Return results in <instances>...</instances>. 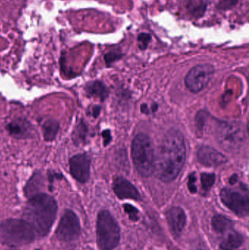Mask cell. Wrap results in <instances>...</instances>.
<instances>
[{"instance_id":"1","label":"cell","mask_w":249,"mask_h":250,"mask_svg":"<svg viewBox=\"0 0 249 250\" xmlns=\"http://www.w3.org/2000/svg\"><path fill=\"white\" fill-rule=\"evenodd\" d=\"M186 160L185 141L182 134L171 129L165 134L155 155L153 172L164 182L176 179Z\"/></svg>"},{"instance_id":"2","label":"cell","mask_w":249,"mask_h":250,"mask_svg":"<svg viewBox=\"0 0 249 250\" xmlns=\"http://www.w3.org/2000/svg\"><path fill=\"white\" fill-rule=\"evenodd\" d=\"M57 203L46 193H38L29 198L23 211V218L40 237L48 234L55 221Z\"/></svg>"},{"instance_id":"3","label":"cell","mask_w":249,"mask_h":250,"mask_svg":"<svg viewBox=\"0 0 249 250\" xmlns=\"http://www.w3.org/2000/svg\"><path fill=\"white\" fill-rule=\"evenodd\" d=\"M36 236L26 220L7 219L0 223V242L9 248H19L29 245Z\"/></svg>"},{"instance_id":"4","label":"cell","mask_w":249,"mask_h":250,"mask_svg":"<svg viewBox=\"0 0 249 250\" xmlns=\"http://www.w3.org/2000/svg\"><path fill=\"white\" fill-rule=\"evenodd\" d=\"M132 157L138 173L143 177L153 174L155 153L153 141L146 134L134 137L132 144Z\"/></svg>"},{"instance_id":"5","label":"cell","mask_w":249,"mask_h":250,"mask_svg":"<svg viewBox=\"0 0 249 250\" xmlns=\"http://www.w3.org/2000/svg\"><path fill=\"white\" fill-rule=\"evenodd\" d=\"M120 227L107 210L99 211L96 220V242L100 250L115 249L120 242Z\"/></svg>"},{"instance_id":"6","label":"cell","mask_w":249,"mask_h":250,"mask_svg":"<svg viewBox=\"0 0 249 250\" xmlns=\"http://www.w3.org/2000/svg\"><path fill=\"white\" fill-rule=\"evenodd\" d=\"M215 132L218 143L225 151H237L245 142V129L238 122H219Z\"/></svg>"},{"instance_id":"7","label":"cell","mask_w":249,"mask_h":250,"mask_svg":"<svg viewBox=\"0 0 249 250\" xmlns=\"http://www.w3.org/2000/svg\"><path fill=\"white\" fill-rule=\"evenodd\" d=\"M241 190L231 188H224L221 191L222 203L238 217H247L249 211L248 188L241 185Z\"/></svg>"},{"instance_id":"8","label":"cell","mask_w":249,"mask_h":250,"mask_svg":"<svg viewBox=\"0 0 249 250\" xmlns=\"http://www.w3.org/2000/svg\"><path fill=\"white\" fill-rule=\"evenodd\" d=\"M214 73L213 67L209 64H200L192 68L185 79V83L189 90L194 93L203 90L208 84Z\"/></svg>"},{"instance_id":"9","label":"cell","mask_w":249,"mask_h":250,"mask_svg":"<svg viewBox=\"0 0 249 250\" xmlns=\"http://www.w3.org/2000/svg\"><path fill=\"white\" fill-rule=\"evenodd\" d=\"M57 238L64 242L76 240L80 236V225L77 216L72 210H66L57 229Z\"/></svg>"},{"instance_id":"10","label":"cell","mask_w":249,"mask_h":250,"mask_svg":"<svg viewBox=\"0 0 249 250\" xmlns=\"http://www.w3.org/2000/svg\"><path fill=\"white\" fill-rule=\"evenodd\" d=\"M90 157L86 154H77L73 156L69 161L71 176L77 182L85 184L90 178Z\"/></svg>"},{"instance_id":"11","label":"cell","mask_w":249,"mask_h":250,"mask_svg":"<svg viewBox=\"0 0 249 250\" xmlns=\"http://www.w3.org/2000/svg\"><path fill=\"white\" fill-rule=\"evenodd\" d=\"M6 129L11 136L19 139L33 138L35 129L29 120L23 117L15 119L6 126Z\"/></svg>"},{"instance_id":"12","label":"cell","mask_w":249,"mask_h":250,"mask_svg":"<svg viewBox=\"0 0 249 250\" xmlns=\"http://www.w3.org/2000/svg\"><path fill=\"white\" fill-rule=\"evenodd\" d=\"M166 218L170 229L175 237L182 233L187 225V216L181 207H174L167 211Z\"/></svg>"},{"instance_id":"13","label":"cell","mask_w":249,"mask_h":250,"mask_svg":"<svg viewBox=\"0 0 249 250\" xmlns=\"http://www.w3.org/2000/svg\"><path fill=\"white\" fill-rule=\"evenodd\" d=\"M114 190L120 199H133L140 201L141 196L137 188L123 177H116L114 180Z\"/></svg>"},{"instance_id":"14","label":"cell","mask_w":249,"mask_h":250,"mask_svg":"<svg viewBox=\"0 0 249 250\" xmlns=\"http://www.w3.org/2000/svg\"><path fill=\"white\" fill-rule=\"evenodd\" d=\"M197 157L201 164L208 167L219 166L228 161V159L222 153L211 147L203 146L197 152Z\"/></svg>"},{"instance_id":"15","label":"cell","mask_w":249,"mask_h":250,"mask_svg":"<svg viewBox=\"0 0 249 250\" xmlns=\"http://www.w3.org/2000/svg\"><path fill=\"white\" fill-rule=\"evenodd\" d=\"M45 178L41 172H35L26 182L23 188L25 195L27 198L33 196L38 193H42L41 191L45 188Z\"/></svg>"},{"instance_id":"16","label":"cell","mask_w":249,"mask_h":250,"mask_svg":"<svg viewBox=\"0 0 249 250\" xmlns=\"http://www.w3.org/2000/svg\"><path fill=\"white\" fill-rule=\"evenodd\" d=\"M85 92L88 97L97 98L104 101L108 96V90L105 85L99 81L89 82L84 87Z\"/></svg>"},{"instance_id":"17","label":"cell","mask_w":249,"mask_h":250,"mask_svg":"<svg viewBox=\"0 0 249 250\" xmlns=\"http://www.w3.org/2000/svg\"><path fill=\"white\" fill-rule=\"evenodd\" d=\"M186 8L192 17L202 19L207 11L208 2L206 0H188Z\"/></svg>"},{"instance_id":"18","label":"cell","mask_w":249,"mask_h":250,"mask_svg":"<svg viewBox=\"0 0 249 250\" xmlns=\"http://www.w3.org/2000/svg\"><path fill=\"white\" fill-rule=\"evenodd\" d=\"M244 242V238L241 233L232 230L221 242L219 248L222 250H235L239 248Z\"/></svg>"},{"instance_id":"19","label":"cell","mask_w":249,"mask_h":250,"mask_svg":"<svg viewBox=\"0 0 249 250\" xmlns=\"http://www.w3.org/2000/svg\"><path fill=\"white\" fill-rule=\"evenodd\" d=\"M60 125L58 122L54 119H48L42 125V132L44 140L47 142L54 141L58 135Z\"/></svg>"},{"instance_id":"20","label":"cell","mask_w":249,"mask_h":250,"mask_svg":"<svg viewBox=\"0 0 249 250\" xmlns=\"http://www.w3.org/2000/svg\"><path fill=\"white\" fill-rule=\"evenodd\" d=\"M211 226L213 230L217 233H225L233 229L234 222L225 216L219 214L212 218Z\"/></svg>"},{"instance_id":"21","label":"cell","mask_w":249,"mask_h":250,"mask_svg":"<svg viewBox=\"0 0 249 250\" xmlns=\"http://www.w3.org/2000/svg\"><path fill=\"white\" fill-rule=\"evenodd\" d=\"M87 133V126L84 124L83 120H81L78 124L76 125L73 134H72V137H73V140L75 144L78 145V144H83V142H85Z\"/></svg>"},{"instance_id":"22","label":"cell","mask_w":249,"mask_h":250,"mask_svg":"<svg viewBox=\"0 0 249 250\" xmlns=\"http://www.w3.org/2000/svg\"><path fill=\"white\" fill-rule=\"evenodd\" d=\"M216 176L214 173H203L201 174L202 189L204 193H208L214 185Z\"/></svg>"},{"instance_id":"23","label":"cell","mask_w":249,"mask_h":250,"mask_svg":"<svg viewBox=\"0 0 249 250\" xmlns=\"http://www.w3.org/2000/svg\"><path fill=\"white\" fill-rule=\"evenodd\" d=\"M239 0H219L216 5V8L220 11H228L236 7Z\"/></svg>"},{"instance_id":"24","label":"cell","mask_w":249,"mask_h":250,"mask_svg":"<svg viewBox=\"0 0 249 250\" xmlns=\"http://www.w3.org/2000/svg\"><path fill=\"white\" fill-rule=\"evenodd\" d=\"M152 36L151 34L147 32H140L137 35V41L138 42V47L142 51L147 49L149 43L152 41Z\"/></svg>"},{"instance_id":"25","label":"cell","mask_w":249,"mask_h":250,"mask_svg":"<svg viewBox=\"0 0 249 250\" xmlns=\"http://www.w3.org/2000/svg\"><path fill=\"white\" fill-rule=\"evenodd\" d=\"M123 56H124V54L122 53L114 50V51H111L105 54L104 56V60H105L107 65L109 66L115 62L121 60Z\"/></svg>"},{"instance_id":"26","label":"cell","mask_w":249,"mask_h":250,"mask_svg":"<svg viewBox=\"0 0 249 250\" xmlns=\"http://www.w3.org/2000/svg\"><path fill=\"white\" fill-rule=\"evenodd\" d=\"M124 211L127 213L130 217V220L136 222L139 219V211L135 207L130 204H124Z\"/></svg>"},{"instance_id":"27","label":"cell","mask_w":249,"mask_h":250,"mask_svg":"<svg viewBox=\"0 0 249 250\" xmlns=\"http://www.w3.org/2000/svg\"><path fill=\"white\" fill-rule=\"evenodd\" d=\"M63 176L61 173H57L55 171H48V180L50 183V190H52V184L54 183V181L56 179H62Z\"/></svg>"},{"instance_id":"28","label":"cell","mask_w":249,"mask_h":250,"mask_svg":"<svg viewBox=\"0 0 249 250\" xmlns=\"http://www.w3.org/2000/svg\"><path fill=\"white\" fill-rule=\"evenodd\" d=\"M196 176L195 173H192L189 178L188 188L192 193H195L197 192V187L195 185Z\"/></svg>"},{"instance_id":"29","label":"cell","mask_w":249,"mask_h":250,"mask_svg":"<svg viewBox=\"0 0 249 250\" xmlns=\"http://www.w3.org/2000/svg\"><path fill=\"white\" fill-rule=\"evenodd\" d=\"M102 138H103V142L104 146H106L108 144H110L111 142V139H112V137H111V131L107 130L103 131L102 132Z\"/></svg>"},{"instance_id":"30","label":"cell","mask_w":249,"mask_h":250,"mask_svg":"<svg viewBox=\"0 0 249 250\" xmlns=\"http://www.w3.org/2000/svg\"><path fill=\"white\" fill-rule=\"evenodd\" d=\"M101 108L99 106H94L92 110V115L95 118L99 116V113H100Z\"/></svg>"},{"instance_id":"31","label":"cell","mask_w":249,"mask_h":250,"mask_svg":"<svg viewBox=\"0 0 249 250\" xmlns=\"http://www.w3.org/2000/svg\"><path fill=\"white\" fill-rule=\"evenodd\" d=\"M237 181H238V176H237L236 174H234L233 176H231L230 179V183L231 185H235Z\"/></svg>"},{"instance_id":"32","label":"cell","mask_w":249,"mask_h":250,"mask_svg":"<svg viewBox=\"0 0 249 250\" xmlns=\"http://www.w3.org/2000/svg\"><path fill=\"white\" fill-rule=\"evenodd\" d=\"M142 112L143 113H149V110H148V107L147 105L146 104H143V105H142Z\"/></svg>"}]
</instances>
